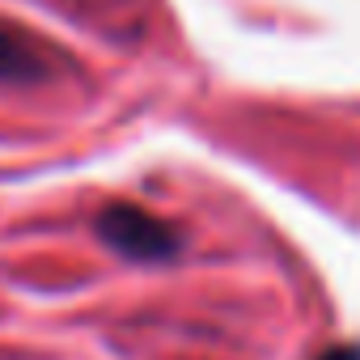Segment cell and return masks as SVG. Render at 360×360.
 I'll list each match as a JSON object with an SVG mask.
<instances>
[{
	"label": "cell",
	"mask_w": 360,
	"mask_h": 360,
	"mask_svg": "<svg viewBox=\"0 0 360 360\" xmlns=\"http://www.w3.org/2000/svg\"><path fill=\"white\" fill-rule=\"evenodd\" d=\"M60 56L39 43L34 34H26L13 22H0V81L13 85H30V81H47L56 72Z\"/></svg>",
	"instance_id": "7a4b0ae2"
},
{
	"label": "cell",
	"mask_w": 360,
	"mask_h": 360,
	"mask_svg": "<svg viewBox=\"0 0 360 360\" xmlns=\"http://www.w3.org/2000/svg\"><path fill=\"white\" fill-rule=\"evenodd\" d=\"M98 238L136 263H165L169 255H178V233L174 225H165L161 217H153L148 208L136 204H110L98 217Z\"/></svg>",
	"instance_id": "6da1fadb"
},
{
	"label": "cell",
	"mask_w": 360,
	"mask_h": 360,
	"mask_svg": "<svg viewBox=\"0 0 360 360\" xmlns=\"http://www.w3.org/2000/svg\"><path fill=\"white\" fill-rule=\"evenodd\" d=\"M318 360H360V343H339V347L322 352Z\"/></svg>",
	"instance_id": "3957f363"
}]
</instances>
